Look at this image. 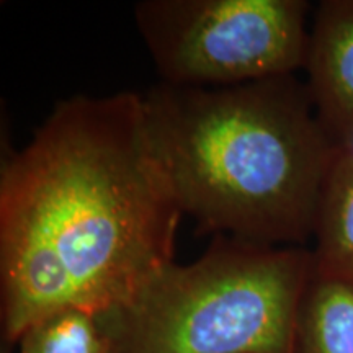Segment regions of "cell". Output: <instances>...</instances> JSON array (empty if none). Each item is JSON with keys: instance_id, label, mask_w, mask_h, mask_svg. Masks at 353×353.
I'll use <instances>...</instances> for the list:
<instances>
[{"instance_id": "cell-3", "label": "cell", "mask_w": 353, "mask_h": 353, "mask_svg": "<svg viewBox=\"0 0 353 353\" xmlns=\"http://www.w3.org/2000/svg\"><path fill=\"white\" fill-rule=\"evenodd\" d=\"M312 249L216 236L100 314L110 353H294Z\"/></svg>"}, {"instance_id": "cell-2", "label": "cell", "mask_w": 353, "mask_h": 353, "mask_svg": "<svg viewBox=\"0 0 353 353\" xmlns=\"http://www.w3.org/2000/svg\"><path fill=\"white\" fill-rule=\"evenodd\" d=\"M183 214L265 245L314 239L335 143L296 74L224 87L161 82L143 95Z\"/></svg>"}, {"instance_id": "cell-5", "label": "cell", "mask_w": 353, "mask_h": 353, "mask_svg": "<svg viewBox=\"0 0 353 353\" xmlns=\"http://www.w3.org/2000/svg\"><path fill=\"white\" fill-rule=\"evenodd\" d=\"M306 87L335 139L353 128V0H324L309 28Z\"/></svg>"}, {"instance_id": "cell-7", "label": "cell", "mask_w": 353, "mask_h": 353, "mask_svg": "<svg viewBox=\"0 0 353 353\" xmlns=\"http://www.w3.org/2000/svg\"><path fill=\"white\" fill-rule=\"evenodd\" d=\"M294 353H353V283L314 275L299 311Z\"/></svg>"}, {"instance_id": "cell-8", "label": "cell", "mask_w": 353, "mask_h": 353, "mask_svg": "<svg viewBox=\"0 0 353 353\" xmlns=\"http://www.w3.org/2000/svg\"><path fill=\"white\" fill-rule=\"evenodd\" d=\"M20 353H110L99 314L65 307L30 325L19 339Z\"/></svg>"}, {"instance_id": "cell-6", "label": "cell", "mask_w": 353, "mask_h": 353, "mask_svg": "<svg viewBox=\"0 0 353 353\" xmlns=\"http://www.w3.org/2000/svg\"><path fill=\"white\" fill-rule=\"evenodd\" d=\"M334 143L312 254L316 275L353 283V128Z\"/></svg>"}, {"instance_id": "cell-4", "label": "cell", "mask_w": 353, "mask_h": 353, "mask_svg": "<svg viewBox=\"0 0 353 353\" xmlns=\"http://www.w3.org/2000/svg\"><path fill=\"white\" fill-rule=\"evenodd\" d=\"M307 10L304 0H143L134 21L162 82L224 87L304 69Z\"/></svg>"}, {"instance_id": "cell-1", "label": "cell", "mask_w": 353, "mask_h": 353, "mask_svg": "<svg viewBox=\"0 0 353 353\" xmlns=\"http://www.w3.org/2000/svg\"><path fill=\"white\" fill-rule=\"evenodd\" d=\"M182 216L143 95L59 101L0 172L3 337L65 307L125 304L174 262Z\"/></svg>"}]
</instances>
